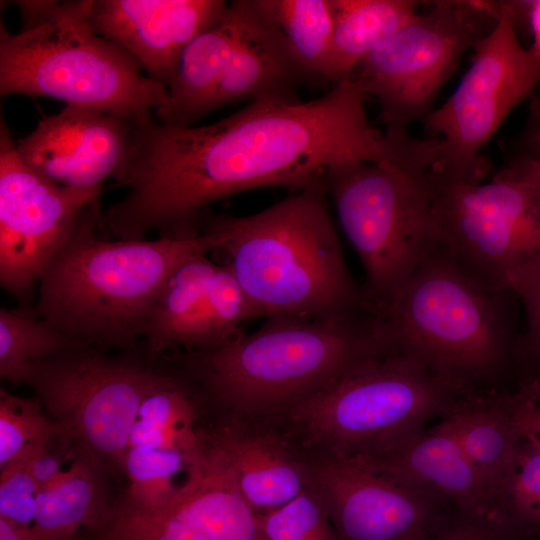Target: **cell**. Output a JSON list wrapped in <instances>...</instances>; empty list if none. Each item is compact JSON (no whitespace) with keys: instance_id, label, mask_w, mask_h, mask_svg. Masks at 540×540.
<instances>
[{"instance_id":"6da1fadb","label":"cell","mask_w":540,"mask_h":540,"mask_svg":"<svg viewBox=\"0 0 540 540\" xmlns=\"http://www.w3.org/2000/svg\"><path fill=\"white\" fill-rule=\"evenodd\" d=\"M367 95L351 78L320 98H261L204 126H173L152 118L133 125L129 159L116 178L126 195L103 217L118 239L197 233L210 204L274 186L301 190L328 171L385 159L383 133L368 121Z\"/></svg>"},{"instance_id":"7a4b0ae2","label":"cell","mask_w":540,"mask_h":540,"mask_svg":"<svg viewBox=\"0 0 540 540\" xmlns=\"http://www.w3.org/2000/svg\"><path fill=\"white\" fill-rule=\"evenodd\" d=\"M222 345L186 351L182 376L216 422H259L392 347L374 307L329 320L269 317Z\"/></svg>"},{"instance_id":"3957f363","label":"cell","mask_w":540,"mask_h":540,"mask_svg":"<svg viewBox=\"0 0 540 540\" xmlns=\"http://www.w3.org/2000/svg\"><path fill=\"white\" fill-rule=\"evenodd\" d=\"M381 314L393 345L460 396L502 392L518 374L517 296L476 279L439 241Z\"/></svg>"},{"instance_id":"277c9868","label":"cell","mask_w":540,"mask_h":540,"mask_svg":"<svg viewBox=\"0 0 540 540\" xmlns=\"http://www.w3.org/2000/svg\"><path fill=\"white\" fill-rule=\"evenodd\" d=\"M99 199L39 281L36 311L73 341L128 349L143 337L153 303L170 274L188 257L221 249L223 232L153 240L108 241L97 236Z\"/></svg>"},{"instance_id":"5b68a950","label":"cell","mask_w":540,"mask_h":540,"mask_svg":"<svg viewBox=\"0 0 540 540\" xmlns=\"http://www.w3.org/2000/svg\"><path fill=\"white\" fill-rule=\"evenodd\" d=\"M327 196L322 179L258 213L208 221L262 317L329 320L374 307L347 267Z\"/></svg>"},{"instance_id":"8992f818","label":"cell","mask_w":540,"mask_h":540,"mask_svg":"<svg viewBox=\"0 0 540 540\" xmlns=\"http://www.w3.org/2000/svg\"><path fill=\"white\" fill-rule=\"evenodd\" d=\"M21 30L0 25V95L48 97L98 109L133 125L152 118L168 96L91 22L94 0L16 1Z\"/></svg>"},{"instance_id":"52a82bcc","label":"cell","mask_w":540,"mask_h":540,"mask_svg":"<svg viewBox=\"0 0 540 540\" xmlns=\"http://www.w3.org/2000/svg\"><path fill=\"white\" fill-rule=\"evenodd\" d=\"M457 393L394 345L319 391L255 422L294 448L371 461L422 435L452 410Z\"/></svg>"},{"instance_id":"ba28073f","label":"cell","mask_w":540,"mask_h":540,"mask_svg":"<svg viewBox=\"0 0 540 540\" xmlns=\"http://www.w3.org/2000/svg\"><path fill=\"white\" fill-rule=\"evenodd\" d=\"M325 184L365 271V296L382 313L438 241L432 196L388 159L337 166Z\"/></svg>"},{"instance_id":"9c48e42d","label":"cell","mask_w":540,"mask_h":540,"mask_svg":"<svg viewBox=\"0 0 540 540\" xmlns=\"http://www.w3.org/2000/svg\"><path fill=\"white\" fill-rule=\"evenodd\" d=\"M494 28L474 47L473 61L451 96L423 119L428 171L479 184L491 171L482 154L512 110L540 83V55L519 43V1H498Z\"/></svg>"},{"instance_id":"30bf717a","label":"cell","mask_w":540,"mask_h":540,"mask_svg":"<svg viewBox=\"0 0 540 540\" xmlns=\"http://www.w3.org/2000/svg\"><path fill=\"white\" fill-rule=\"evenodd\" d=\"M366 56L348 78L374 96L387 126L425 118L465 52L499 18L498 1L437 0Z\"/></svg>"},{"instance_id":"8fae6325","label":"cell","mask_w":540,"mask_h":540,"mask_svg":"<svg viewBox=\"0 0 540 540\" xmlns=\"http://www.w3.org/2000/svg\"><path fill=\"white\" fill-rule=\"evenodd\" d=\"M166 373L84 347L31 363L22 384L77 446L113 471L120 470L143 400Z\"/></svg>"},{"instance_id":"7c38bea8","label":"cell","mask_w":540,"mask_h":540,"mask_svg":"<svg viewBox=\"0 0 540 540\" xmlns=\"http://www.w3.org/2000/svg\"><path fill=\"white\" fill-rule=\"evenodd\" d=\"M437 240L469 274L493 287L540 255V198L526 182L497 172L487 183L425 173Z\"/></svg>"},{"instance_id":"4fadbf2b","label":"cell","mask_w":540,"mask_h":540,"mask_svg":"<svg viewBox=\"0 0 540 540\" xmlns=\"http://www.w3.org/2000/svg\"><path fill=\"white\" fill-rule=\"evenodd\" d=\"M296 450L305 490L318 500L342 540H437L456 514L447 498L358 460Z\"/></svg>"},{"instance_id":"5bb4252c","label":"cell","mask_w":540,"mask_h":540,"mask_svg":"<svg viewBox=\"0 0 540 540\" xmlns=\"http://www.w3.org/2000/svg\"><path fill=\"white\" fill-rule=\"evenodd\" d=\"M101 191L63 187L20 158L12 133L0 124V285L27 299Z\"/></svg>"},{"instance_id":"9a60e30c","label":"cell","mask_w":540,"mask_h":540,"mask_svg":"<svg viewBox=\"0 0 540 540\" xmlns=\"http://www.w3.org/2000/svg\"><path fill=\"white\" fill-rule=\"evenodd\" d=\"M206 441L203 459L188 468L167 504L146 509L115 499L95 531L98 539L268 540L259 513L242 496L223 452Z\"/></svg>"},{"instance_id":"2e32d148","label":"cell","mask_w":540,"mask_h":540,"mask_svg":"<svg viewBox=\"0 0 540 540\" xmlns=\"http://www.w3.org/2000/svg\"><path fill=\"white\" fill-rule=\"evenodd\" d=\"M132 123L98 109L65 105L43 117L16 142L21 160L34 172L63 187L101 191L125 167L133 146Z\"/></svg>"},{"instance_id":"e0dca14e","label":"cell","mask_w":540,"mask_h":540,"mask_svg":"<svg viewBox=\"0 0 540 540\" xmlns=\"http://www.w3.org/2000/svg\"><path fill=\"white\" fill-rule=\"evenodd\" d=\"M228 6L224 0H94L91 22L167 87L188 44Z\"/></svg>"},{"instance_id":"ac0fdd59","label":"cell","mask_w":540,"mask_h":540,"mask_svg":"<svg viewBox=\"0 0 540 540\" xmlns=\"http://www.w3.org/2000/svg\"><path fill=\"white\" fill-rule=\"evenodd\" d=\"M224 454L242 496L258 513L280 508L305 490L298 451L270 428L246 422L202 425Z\"/></svg>"},{"instance_id":"d6986e66","label":"cell","mask_w":540,"mask_h":540,"mask_svg":"<svg viewBox=\"0 0 540 540\" xmlns=\"http://www.w3.org/2000/svg\"><path fill=\"white\" fill-rule=\"evenodd\" d=\"M539 403L540 380L535 379L512 391L460 396L441 419L486 481L491 497Z\"/></svg>"},{"instance_id":"ffe728a7","label":"cell","mask_w":540,"mask_h":540,"mask_svg":"<svg viewBox=\"0 0 540 540\" xmlns=\"http://www.w3.org/2000/svg\"><path fill=\"white\" fill-rule=\"evenodd\" d=\"M360 462L447 498L459 514L490 519L489 487L442 420L397 451Z\"/></svg>"},{"instance_id":"44dd1931","label":"cell","mask_w":540,"mask_h":540,"mask_svg":"<svg viewBox=\"0 0 540 540\" xmlns=\"http://www.w3.org/2000/svg\"><path fill=\"white\" fill-rule=\"evenodd\" d=\"M306 79L280 28L257 0H242L240 31L213 109L243 98L297 99L296 90Z\"/></svg>"},{"instance_id":"7402d4cb","label":"cell","mask_w":540,"mask_h":540,"mask_svg":"<svg viewBox=\"0 0 540 540\" xmlns=\"http://www.w3.org/2000/svg\"><path fill=\"white\" fill-rule=\"evenodd\" d=\"M241 22L242 0L231 1L223 16L188 44L167 86V100L155 111L158 122L191 126L214 110L213 100L236 43Z\"/></svg>"},{"instance_id":"603a6c76","label":"cell","mask_w":540,"mask_h":540,"mask_svg":"<svg viewBox=\"0 0 540 540\" xmlns=\"http://www.w3.org/2000/svg\"><path fill=\"white\" fill-rule=\"evenodd\" d=\"M109 471L76 445L68 467L39 489L31 528L36 540H66L81 526L96 531L114 502L108 487Z\"/></svg>"},{"instance_id":"cb8c5ba5","label":"cell","mask_w":540,"mask_h":540,"mask_svg":"<svg viewBox=\"0 0 540 540\" xmlns=\"http://www.w3.org/2000/svg\"><path fill=\"white\" fill-rule=\"evenodd\" d=\"M216 267L206 252H200L170 274L145 323L143 338L150 353L202 349L207 295Z\"/></svg>"},{"instance_id":"d4e9b609","label":"cell","mask_w":540,"mask_h":540,"mask_svg":"<svg viewBox=\"0 0 540 540\" xmlns=\"http://www.w3.org/2000/svg\"><path fill=\"white\" fill-rule=\"evenodd\" d=\"M203 412L188 380L181 374L166 373L143 400L130 433L128 448L176 451L187 459L190 467L203 459L207 449L202 425L198 424Z\"/></svg>"},{"instance_id":"484cf974","label":"cell","mask_w":540,"mask_h":540,"mask_svg":"<svg viewBox=\"0 0 540 540\" xmlns=\"http://www.w3.org/2000/svg\"><path fill=\"white\" fill-rule=\"evenodd\" d=\"M425 1L330 0L334 30L332 82L349 77L355 67L414 18Z\"/></svg>"},{"instance_id":"4316f807","label":"cell","mask_w":540,"mask_h":540,"mask_svg":"<svg viewBox=\"0 0 540 540\" xmlns=\"http://www.w3.org/2000/svg\"><path fill=\"white\" fill-rule=\"evenodd\" d=\"M284 34L308 79L332 82L330 0H257Z\"/></svg>"},{"instance_id":"83f0119b","label":"cell","mask_w":540,"mask_h":540,"mask_svg":"<svg viewBox=\"0 0 540 540\" xmlns=\"http://www.w3.org/2000/svg\"><path fill=\"white\" fill-rule=\"evenodd\" d=\"M490 519L520 540L540 539V442L529 434L494 488Z\"/></svg>"},{"instance_id":"f1b7e54d","label":"cell","mask_w":540,"mask_h":540,"mask_svg":"<svg viewBox=\"0 0 540 540\" xmlns=\"http://www.w3.org/2000/svg\"><path fill=\"white\" fill-rule=\"evenodd\" d=\"M84 347L88 346L70 339L36 310L0 309V376L12 384H22L31 363Z\"/></svg>"},{"instance_id":"f546056e","label":"cell","mask_w":540,"mask_h":540,"mask_svg":"<svg viewBox=\"0 0 540 540\" xmlns=\"http://www.w3.org/2000/svg\"><path fill=\"white\" fill-rule=\"evenodd\" d=\"M189 463L179 452L151 447H129L122 459L120 471L128 486L118 498L140 508L153 509L167 504L179 491L174 482Z\"/></svg>"},{"instance_id":"4dcf8cb0","label":"cell","mask_w":540,"mask_h":540,"mask_svg":"<svg viewBox=\"0 0 540 540\" xmlns=\"http://www.w3.org/2000/svg\"><path fill=\"white\" fill-rule=\"evenodd\" d=\"M69 437L68 429L48 415L36 398H24L0 390V467L25 459L39 446Z\"/></svg>"},{"instance_id":"1f68e13d","label":"cell","mask_w":540,"mask_h":540,"mask_svg":"<svg viewBox=\"0 0 540 540\" xmlns=\"http://www.w3.org/2000/svg\"><path fill=\"white\" fill-rule=\"evenodd\" d=\"M257 317L262 316L229 265H217L207 295L201 350L231 341L242 334V322Z\"/></svg>"},{"instance_id":"d6a6232c","label":"cell","mask_w":540,"mask_h":540,"mask_svg":"<svg viewBox=\"0 0 540 540\" xmlns=\"http://www.w3.org/2000/svg\"><path fill=\"white\" fill-rule=\"evenodd\" d=\"M506 282L520 302L523 317L517 347L519 383L540 380V255L513 270Z\"/></svg>"},{"instance_id":"836d02e7","label":"cell","mask_w":540,"mask_h":540,"mask_svg":"<svg viewBox=\"0 0 540 540\" xmlns=\"http://www.w3.org/2000/svg\"><path fill=\"white\" fill-rule=\"evenodd\" d=\"M259 521L268 540H342L307 490L280 508L259 513Z\"/></svg>"},{"instance_id":"e575fe53","label":"cell","mask_w":540,"mask_h":540,"mask_svg":"<svg viewBox=\"0 0 540 540\" xmlns=\"http://www.w3.org/2000/svg\"><path fill=\"white\" fill-rule=\"evenodd\" d=\"M39 489L25 459L1 466L0 518L20 528H32Z\"/></svg>"},{"instance_id":"d590c367","label":"cell","mask_w":540,"mask_h":540,"mask_svg":"<svg viewBox=\"0 0 540 540\" xmlns=\"http://www.w3.org/2000/svg\"><path fill=\"white\" fill-rule=\"evenodd\" d=\"M76 444L69 437H57L35 449L27 458L28 469L39 487L46 485L75 455Z\"/></svg>"},{"instance_id":"8d00e7d4","label":"cell","mask_w":540,"mask_h":540,"mask_svg":"<svg viewBox=\"0 0 540 540\" xmlns=\"http://www.w3.org/2000/svg\"><path fill=\"white\" fill-rule=\"evenodd\" d=\"M437 540H520L488 518L456 512L452 522Z\"/></svg>"},{"instance_id":"74e56055","label":"cell","mask_w":540,"mask_h":540,"mask_svg":"<svg viewBox=\"0 0 540 540\" xmlns=\"http://www.w3.org/2000/svg\"><path fill=\"white\" fill-rule=\"evenodd\" d=\"M513 158H529L540 161V98H533L529 116L523 130L506 148Z\"/></svg>"},{"instance_id":"f35d334b","label":"cell","mask_w":540,"mask_h":540,"mask_svg":"<svg viewBox=\"0 0 540 540\" xmlns=\"http://www.w3.org/2000/svg\"><path fill=\"white\" fill-rule=\"evenodd\" d=\"M499 172L528 183L540 198V161L513 158Z\"/></svg>"},{"instance_id":"ab89813d","label":"cell","mask_w":540,"mask_h":540,"mask_svg":"<svg viewBox=\"0 0 540 540\" xmlns=\"http://www.w3.org/2000/svg\"><path fill=\"white\" fill-rule=\"evenodd\" d=\"M523 8L529 16L533 32L534 42L531 48L540 55V0L523 1Z\"/></svg>"},{"instance_id":"60d3db41","label":"cell","mask_w":540,"mask_h":540,"mask_svg":"<svg viewBox=\"0 0 540 540\" xmlns=\"http://www.w3.org/2000/svg\"><path fill=\"white\" fill-rule=\"evenodd\" d=\"M0 540H36L31 528H20L0 518Z\"/></svg>"},{"instance_id":"b9f144b4","label":"cell","mask_w":540,"mask_h":540,"mask_svg":"<svg viewBox=\"0 0 540 540\" xmlns=\"http://www.w3.org/2000/svg\"><path fill=\"white\" fill-rule=\"evenodd\" d=\"M529 434L540 442V403L528 415L525 426L524 435Z\"/></svg>"},{"instance_id":"7bdbcfd3","label":"cell","mask_w":540,"mask_h":540,"mask_svg":"<svg viewBox=\"0 0 540 540\" xmlns=\"http://www.w3.org/2000/svg\"><path fill=\"white\" fill-rule=\"evenodd\" d=\"M66 540H72V539H71V538H69V539H66Z\"/></svg>"},{"instance_id":"ee69618b","label":"cell","mask_w":540,"mask_h":540,"mask_svg":"<svg viewBox=\"0 0 540 540\" xmlns=\"http://www.w3.org/2000/svg\"><path fill=\"white\" fill-rule=\"evenodd\" d=\"M536 540H540V539H536Z\"/></svg>"}]
</instances>
